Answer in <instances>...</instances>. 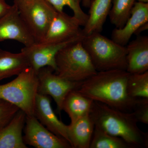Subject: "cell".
<instances>
[{
    "label": "cell",
    "mask_w": 148,
    "mask_h": 148,
    "mask_svg": "<svg viewBox=\"0 0 148 148\" xmlns=\"http://www.w3.org/2000/svg\"><path fill=\"white\" fill-rule=\"evenodd\" d=\"M126 71L113 70L98 72L82 82L78 92L92 101L126 112H132L138 98L127 93Z\"/></svg>",
    "instance_id": "6da1fadb"
},
{
    "label": "cell",
    "mask_w": 148,
    "mask_h": 148,
    "mask_svg": "<svg viewBox=\"0 0 148 148\" xmlns=\"http://www.w3.org/2000/svg\"><path fill=\"white\" fill-rule=\"evenodd\" d=\"M89 115L95 126L121 138L131 148L148 147V134L139 128L133 112H126L93 101Z\"/></svg>",
    "instance_id": "7a4b0ae2"
},
{
    "label": "cell",
    "mask_w": 148,
    "mask_h": 148,
    "mask_svg": "<svg viewBox=\"0 0 148 148\" xmlns=\"http://www.w3.org/2000/svg\"><path fill=\"white\" fill-rule=\"evenodd\" d=\"M82 43L97 72L126 71V46L120 45L99 32L85 36Z\"/></svg>",
    "instance_id": "3957f363"
},
{
    "label": "cell",
    "mask_w": 148,
    "mask_h": 148,
    "mask_svg": "<svg viewBox=\"0 0 148 148\" xmlns=\"http://www.w3.org/2000/svg\"><path fill=\"white\" fill-rule=\"evenodd\" d=\"M55 62L56 73L74 82H83L98 72L82 41L71 44L59 51Z\"/></svg>",
    "instance_id": "277c9868"
},
{
    "label": "cell",
    "mask_w": 148,
    "mask_h": 148,
    "mask_svg": "<svg viewBox=\"0 0 148 148\" xmlns=\"http://www.w3.org/2000/svg\"><path fill=\"white\" fill-rule=\"evenodd\" d=\"M10 82L0 85V99L18 107L27 116H34L38 94L37 72L29 67Z\"/></svg>",
    "instance_id": "5b68a950"
},
{
    "label": "cell",
    "mask_w": 148,
    "mask_h": 148,
    "mask_svg": "<svg viewBox=\"0 0 148 148\" xmlns=\"http://www.w3.org/2000/svg\"><path fill=\"white\" fill-rule=\"evenodd\" d=\"M14 4L36 42H41L57 11L46 0H24Z\"/></svg>",
    "instance_id": "8992f818"
},
{
    "label": "cell",
    "mask_w": 148,
    "mask_h": 148,
    "mask_svg": "<svg viewBox=\"0 0 148 148\" xmlns=\"http://www.w3.org/2000/svg\"><path fill=\"white\" fill-rule=\"evenodd\" d=\"M54 72L53 69L47 66L38 71V93L52 97L56 103L57 110L60 113L66 95L72 90H77L82 82L71 81Z\"/></svg>",
    "instance_id": "52a82bcc"
},
{
    "label": "cell",
    "mask_w": 148,
    "mask_h": 148,
    "mask_svg": "<svg viewBox=\"0 0 148 148\" xmlns=\"http://www.w3.org/2000/svg\"><path fill=\"white\" fill-rule=\"evenodd\" d=\"M85 36H82L61 42H36L24 47L21 51L26 56L30 67L36 72L45 67H49L56 71L55 57L58 51L67 46L82 41Z\"/></svg>",
    "instance_id": "ba28073f"
},
{
    "label": "cell",
    "mask_w": 148,
    "mask_h": 148,
    "mask_svg": "<svg viewBox=\"0 0 148 148\" xmlns=\"http://www.w3.org/2000/svg\"><path fill=\"white\" fill-rule=\"evenodd\" d=\"M23 136L26 145L36 148H71L64 138L58 137L45 127L35 116H26Z\"/></svg>",
    "instance_id": "9c48e42d"
},
{
    "label": "cell",
    "mask_w": 148,
    "mask_h": 148,
    "mask_svg": "<svg viewBox=\"0 0 148 148\" xmlns=\"http://www.w3.org/2000/svg\"><path fill=\"white\" fill-rule=\"evenodd\" d=\"M8 40L18 41L24 47L36 43L14 4L6 13L0 17V42Z\"/></svg>",
    "instance_id": "30bf717a"
},
{
    "label": "cell",
    "mask_w": 148,
    "mask_h": 148,
    "mask_svg": "<svg viewBox=\"0 0 148 148\" xmlns=\"http://www.w3.org/2000/svg\"><path fill=\"white\" fill-rule=\"evenodd\" d=\"M80 22L75 16L57 12L43 39L40 42L56 43L85 36Z\"/></svg>",
    "instance_id": "8fae6325"
},
{
    "label": "cell",
    "mask_w": 148,
    "mask_h": 148,
    "mask_svg": "<svg viewBox=\"0 0 148 148\" xmlns=\"http://www.w3.org/2000/svg\"><path fill=\"white\" fill-rule=\"evenodd\" d=\"M34 116L53 134L67 140L70 143L69 125L58 119L51 106L50 96L38 93L35 103Z\"/></svg>",
    "instance_id": "7c38bea8"
},
{
    "label": "cell",
    "mask_w": 148,
    "mask_h": 148,
    "mask_svg": "<svg viewBox=\"0 0 148 148\" xmlns=\"http://www.w3.org/2000/svg\"><path fill=\"white\" fill-rule=\"evenodd\" d=\"M148 22V3L135 2L129 18L122 28L114 29L112 39L117 43L126 46L132 35Z\"/></svg>",
    "instance_id": "4fadbf2b"
},
{
    "label": "cell",
    "mask_w": 148,
    "mask_h": 148,
    "mask_svg": "<svg viewBox=\"0 0 148 148\" xmlns=\"http://www.w3.org/2000/svg\"><path fill=\"white\" fill-rule=\"evenodd\" d=\"M126 71L140 74L148 71V37L139 36L126 46Z\"/></svg>",
    "instance_id": "5bb4252c"
},
{
    "label": "cell",
    "mask_w": 148,
    "mask_h": 148,
    "mask_svg": "<svg viewBox=\"0 0 148 148\" xmlns=\"http://www.w3.org/2000/svg\"><path fill=\"white\" fill-rule=\"evenodd\" d=\"M27 115L19 110L5 126L0 128V148H27L22 136Z\"/></svg>",
    "instance_id": "9a60e30c"
},
{
    "label": "cell",
    "mask_w": 148,
    "mask_h": 148,
    "mask_svg": "<svg viewBox=\"0 0 148 148\" xmlns=\"http://www.w3.org/2000/svg\"><path fill=\"white\" fill-rule=\"evenodd\" d=\"M95 125L89 114L69 125L70 143L73 148H89Z\"/></svg>",
    "instance_id": "2e32d148"
},
{
    "label": "cell",
    "mask_w": 148,
    "mask_h": 148,
    "mask_svg": "<svg viewBox=\"0 0 148 148\" xmlns=\"http://www.w3.org/2000/svg\"><path fill=\"white\" fill-rule=\"evenodd\" d=\"M112 0H93L89 6L86 24L82 29L85 36L94 32L101 33L108 16Z\"/></svg>",
    "instance_id": "e0dca14e"
},
{
    "label": "cell",
    "mask_w": 148,
    "mask_h": 148,
    "mask_svg": "<svg viewBox=\"0 0 148 148\" xmlns=\"http://www.w3.org/2000/svg\"><path fill=\"white\" fill-rule=\"evenodd\" d=\"M30 67L24 53H14L0 49V81L18 75Z\"/></svg>",
    "instance_id": "ac0fdd59"
},
{
    "label": "cell",
    "mask_w": 148,
    "mask_h": 148,
    "mask_svg": "<svg viewBox=\"0 0 148 148\" xmlns=\"http://www.w3.org/2000/svg\"><path fill=\"white\" fill-rule=\"evenodd\" d=\"M93 102L76 90H73L68 93L64 99L62 110L69 115L71 123H73L80 118L89 114Z\"/></svg>",
    "instance_id": "d6986e66"
},
{
    "label": "cell",
    "mask_w": 148,
    "mask_h": 148,
    "mask_svg": "<svg viewBox=\"0 0 148 148\" xmlns=\"http://www.w3.org/2000/svg\"><path fill=\"white\" fill-rule=\"evenodd\" d=\"M136 0H112L109 16L110 21L116 28L124 26L131 14Z\"/></svg>",
    "instance_id": "ffe728a7"
},
{
    "label": "cell",
    "mask_w": 148,
    "mask_h": 148,
    "mask_svg": "<svg viewBox=\"0 0 148 148\" xmlns=\"http://www.w3.org/2000/svg\"><path fill=\"white\" fill-rule=\"evenodd\" d=\"M89 148H131L121 138L111 135L95 126Z\"/></svg>",
    "instance_id": "44dd1931"
},
{
    "label": "cell",
    "mask_w": 148,
    "mask_h": 148,
    "mask_svg": "<svg viewBox=\"0 0 148 148\" xmlns=\"http://www.w3.org/2000/svg\"><path fill=\"white\" fill-rule=\"evenodd\" d=\"M128 95L133 98H148V71L140 74H130L127 79Z\"/></svg>",
    "instance_id": "7402d4cb"
},
{
    "label": "cell",
    "mask_w": 148,
    "mask_h": 148,
    "mask_svg": "<svg viewBox=\"0 0 148 148\" xmlns=\"http://www.w3.org/2000/svg\"><path fill=\"white\" fill-rule=\"evenodd\" d=\"M58 12H63L64 7L68 6L73 11V16L84 27L88 18V14L84 12L81 6L82 0H46Z\"/></svg>",
    "instance_id": "603a6c76"
},
{
    "label": "cell",
    "mask_w": 148,
    "mask_h": 148,
    "mask_svg": "<svg viewBox=\"0 0 148 148\" xmlns=\"http://www.w3.org/2000/svg\"><path fill=\"white\" fill-rule=\"evenodd\" d=\"M19 110L13 104L0 99V128L8 123Z\"/></svg>",
    "instance_id": "cb8c5ba5"
},
{
    "label": "cell",
    "mask_w": 148,
    "mask_h": 148,
    "mask_svg": "<svg viewBox=\"0 0 148 148\" xmlns=\"http://www.w3.org/2000/svg\"><path fill=\"white\" fill-rule=\"evenodd\" d=\"M132 112L138 122L148 124V98H138Z\"/></svg>",
    "instance_id": "d4e9b609"
},
{
    "label": "cell",
    "mask_w": 148,
    "mask_h": 148,
    "mask_svg": "<svg viewBox=\"0 0 148 148\" xmlns=\"http://www.w3.org/2000/svg\"><path fill=\"white\" fill-rule=\"evenodd\" d=\"M11 7L12 5L7 3L5 0H0V17L6 13Z\"/></svg>",
    "instance_id": "484cf974"
},
{
    "label": "cell",
    "mask_w": 148,
    "mask_h": 148,
    "mask_svg": "<svg viewBox=\"0 0 148 148\" xmlns=\"http://www.w3.org/2000/svg\"><path fill=\"white\" fill-rule=\"evenodd\" d=\"M93 0H82V5L86 8H89L90 4Z\"/></svg>",
    "instance_id": "4316f807"
},
{
    "label": "cell",
    "mask_w": 148,
    "mask_h": 148,
    "mask_svg": "<svg viewBox=\"0 0 148 148\" xmlns=\"http://www.w3.org/2000/svg\"><path fill=\"white\" fill-rule=\"evenodd\" d=\"M138 1L141 2L143 3H148V0H137Z\"/></svg>",
    "instance_id": "83f0119b"
},
{
    "label": "cell",
    "mask_w": 148,
    "mask_h": 148,
    "mask_svg": "<svg viewBox=\"0 0 148 148\" xmlns=\"http://www.w3.org/2000/svg\"><path fill=\"white\" fill-rule=\"evenodd\" d=\"M13 2H16L20 1H24V0H13Z\"/></svg>",
    "instance_id": "f1b7e54d"
}]
</instances>
